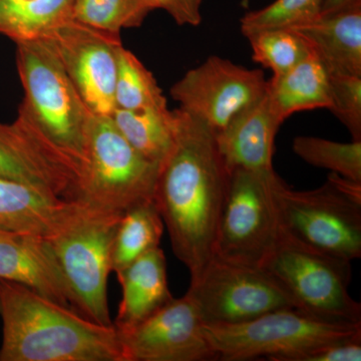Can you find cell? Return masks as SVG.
Here are the masks:
<instances>
[{"label":"cell","mask_w":361,"mask_h":361,"mask_svg":"<svg viewBox=\"0 0 361 361\" xmlns=\"http://www.w3.org/2000/svg\"><path fill=\"white\" fill-rule=\"evenodd\" d=\"M9 234H11V232L1 231V230H0V239L4 238V237Z\"/></svg>","instance_id":"33"},{"label":"cell","mask_w":361,"mask_h":361,"mask_svg":"<svg viewBox=\"0 0 361 361\" xmlns=\"http://www.w3.org/2000/svg\"><path fill=\"white\" fill-rule=\"evenodd\" d=\"M218 360L297 361L305 353L361 336V322H330L298 310L271 311L248 322L205 325Z\"/></svg>","instance_id":"5"},{"label":"cell","mask_w":361,"mask_h":361,"mask_svg":"<svg viewBox=\"0 0 361 361\" xmlns=\"http://www.w3.org/2000/svg\"><path fill=\"white\" fill-rule=\"evenodd\" d=\"M0 279L25 285L82 314L49 239L18 233L0 239Z\"/></svg>","instance_id":"15"},{"label":"cell","mask_w":361,"mask_h":361,"mask_svg":"<svg viewBox=\"0 0 361 361\" xmlns=\"http://www.w3.org/2000/svg\"><path fill=\"white\" fill-rule=\"evenodd\" d=\"M116 127L141 155L158 164L165 161L175 144V111L168 108L142 111L115 110Z\"/></svg>","instance_id":"22"},{"label":"cell","mask_w":361,"mask_h":361,"mask_svg":"<svg viewBox=\"0 0 361 361\" xmlns=\"http://www.w3.org/2000/svg\"><path fill=\"white\" fill-rule=\"evenodd\" d=\"M186 294L196 304L205 325L240 324L271 311L298 308L264 268L239 264L217 255L191 280Z\"/></svg>","instance_id":"10"},{"label":"cell","mask_w":361,"mask_h":361,"mask_svg":"<svg viewBox=\"0 0 361 361\" xmlns=\"http://www.w3.org/2000/svg\"><path fill=\"white\" fill-rule=\"evenodd\" d=\"M324 0H275L270 6L251 11L241 18L244 37L269 28L294 27L314 20Z\"/></svg>","instance_id":"28"},{"label":"cell","mask_w":361,"mask_h":361,"mask_svg":"<svg viewBox=\"0 0 361 361\" xmlns=\"http://www.w3.org/2000/svg\"><path fill=\"white\" fill-rule=\"evenodd\" d=\"M116 110L168 108L167 99L153 73L123 45L118 51L115 85Z\"/></svg>","instance_id":"24"},{"label":"cell","mask_w":361,"mask_h":361,"mask_svg":"<svg viewBox=\"0 0 361 361\" xmlns=\"http://www.w3.org/2000/svg\"><path fill=\"white\" fill-rule=\"evenodd\" d=\"M116 276L122 286V300L114 323L116 329L134 326L174 298L169 289L167 262L160 247L145 253Z\"/></svg>","instance_id":"19"},{"label":"cell","mask_w":361,"mask_h":361,"mask_svg":"<svg viewBox=\"0 0 361 361\" xmlns=\"http://www.w3.org/2000/svg\"><path fill=\"white\" fill-rule=\"evenodd\" d=\"M149 13L141 0H75L73 18L82 25L120 35L125 28L141 26Z\"/></svg>","instance_id":"27"},{"label":"cell","mask_w":361,"mask_h":361,"mask_svg":"<svg viewBox=\"0 0 361 361\" xmlns=\"http://www.w3.org/2000/svg\"><path fill=\"white\" fill-rule=\"evenodd\" d=\"M122 215L87 206L61 234L49 239L78 310L101 325H114L108 301V279L116 228Z\"/></svg>","instance_id":"9"},{"label":"cell","mask_w":361,"mask_h":361,"mask_svg":"<svg viewBox=\"0 0 361 361\" xmlns=\"http://www.w3.org/2000/svg\"><path fill=\"white\" fill-rule=\"evenodd\" d=\"M267 85L262 71L249 70L213 56L187 71L170 92L180 110L206 123L217 135L240 111L264 96Z\"/></svg>","instance_id":"11"},{"label":"cell","mask_w":361,"mask_h":361,"mask_svg":"<svg viewBox=\"0 0 361 361\" xmlns=\"http://www.w3.org/2000/svg\"><path fill=\"white\" fill-rule=\"evenodd\" d=\"M329 75L361 77V6L318 16L294 26Z\"/></svg>","instance_id":"18"},{"label":"cell","mask_w":361,"mask_h":361,"mask_svg":"<svg viewBox=\"0 0 361 361\" xmlns=\"http://www.w3.org/2000/svg\"><path fill=\"white\" fill-rule=\"evenodd\" d=\"M292 149L311 166L361 182V141L338 142L300 135L293 140Z\"/></svg>","instance_id":"26"},{"label":"cell","mask_w":361,"mask_h":361,"mask_svg":"<svg viewBox=\"0 0 361 361\" xmlns=\"http://www.w3.org/2000/svg\"><path fill=\"white\" fill-rule=\"evenodd\" d=\"M267 94L283 121L299 111L329 109V71L312 51L286 73L273 75Z\"/></svg>","instance_id":"20"},{"label":"cell","mask_w":361,"mask_h":361,"mask_svg":"<svg viewBox=\"0 0 361 361\" xmlns=\"http://www.w3.org/2000/svg\"><path fill=\"white\" fill-rule=\"evenodd\" d=\"M361 336L322 346L305 353L297 361H360Z\"/></svg>","instance_id":"31"},{"label":"cell","mask_w":361,"mask_h":361,"mask_svg":"<svg viewBox=\"0 0 361 361\" xmlns=\"http://www.w3.org/2000/svg\"><path fill=\"white\" fill-rule=\"evenodd\" d=\"M252 49V59L279 75L310 56L307 40L290 27L269 28L247 35Z\"/></svg>","instance_id":"25"},{"label":"cell","mask_w":361,"mask_h":361,"mask_svg":"<svg viewBox=\"0 0 361 361\" xmlns=\"http://www.w3.org/2000/svg\"><path fill=\"white\" fill-rule=\"evenodd\" d=\"M281 229L304 245L353 262L361 257V182L332 173L322 187L276 185Z\"/></svg>","instance_id":"4"},{"label":"cell","mask_w":361,"mask_h":361,"mask_svg":"<svg viewBox=\"0 0 361 361\" xmlns=\"http://www.w3.org/2000/svg\"><path fill=\"white\" fill-rule=\"evenodd\" d=\"M279 178L273 169L230 171L214 255L262 268L281 234L275 192Z\"/></svg>","instance_id":"7"},{"label":"cell","mask_w":361,"mask_h":361,"mask_svg":"<svg viewBox=\"0 0 361 361\" xmlns=\"http://www.w3.org/2000/svg\"><path fill=\"white\" fill-rule=\"evenodd\" d=\"M164 229V221L154 200L142 202L126 211L116 228L111 271L120 272L147 252L160 247Z\"/></svg>","instance_id":"23"},{"label":"cell","mask_w":361,"mask_h":361,"mask_svg":"<svg viewBox=\"0 0 361 361\" xmlns=\"http://www.w3.org/2000/svg\"><path fill=\"white\" fill-rule=\"evenodd\" d=\"M0 361H125L115 325H101L25 285L0 279Z\"/></svg>","instance_id":"2"},{"label":"cell","mask_w":361,"mask_h":361,"mask_svg":"<svg viewBox=\"0 0 361 361\" xmlns=\"http://www.w3.org/2000/svg\"><path fill=\"white\" fill-rule=\"evenodd\" d=\"M262 268L276 278L299 310L330 322H361L360 303L349 294V261L304 245L281 229Z\"/></svg>","instance_id":"8"},{"label":"cell","mask_w":361,"mask_h":361,"mask_svg":"<svg viewBox=\"0 0 361 361\" xmlns=\"http://www.w3.org/2000/svg\"><path fill=\"white\" fill-rule=\"evenodd\" d=\"M329 110L350 133L353 141H361V77L329 75Z\"/></svg>","instance_id":"29"},{"label":"cell","mask_w":361,"mask_h":361,"mask_svg":"<svg viewBox=\"0 0 361 361\" xmlns=\"http://www.w3.org/2000/svg\"><path fill=\"white\" fill-rule=\"evenodd\" d=\"M284 121L271 103L267 90L216 135L218 148L229 171L271 170L275 137Z\"/></svg>","instance_id":"17"},{"label":"cell","mask_w":361,"mask_h":361,"mask_svg":"<svg viewBox=\"0 0 361 361\" xmlns=\"http://www.w3.org/2000/svg\"><path fill=\"white\" fill-rule=\"evenodd\" d=\"M149 11L161 9L179 25L198 26L202 21V0H141Z\"/></svg>","instance_id":"30"},{"label":"cell","mask_w":361,"mask_h":361,"mask_svg":"<svg viewBox=\"0 0 361 361\" xmlns=\"http://www.w3.org/2000/svg\"><path fill=\"white\" fill-rule=\"evenodd\" d=\"M75 0H0V35L14 42L47 39L73 20Z\"/></svg>","instance_id":"21"},{"label":"cell","mask_w":361,"mask_h":361,"mask_svg":"<svg viewBox=\"0 0 361 361\" xmlns=\"http://www.w3.org/2000/svg\"><path fill=\"white\" fill-rule=\"evenodd\" d=\"M160 166L141 155L111 116H92L78 201L94 210L123 215L154 200Z\"/></svg>","instance_id":"6"},{"label":"cell","mask_w":361,"mask_h":361,"mask_svg":"<svg viewBox=\"0 0 361 361\" xmlns=\"http://www.w3.org/2000/svg\"><path fill=\"white\" fill-rule=\"evenodd\" d=\"M172 151L160 165L154 201L175 255L196 279L215 251L230 171L206 123L177 109Z\"/></svg>","instance_id":"1"},{"label":"cell","mask_w":361,"mask_h":361,"mask_svg":"<svg viewBox=\"0 0 361 361\" xmlns=\"http://www.w3.org/2000/svg\"><path fill=\"white\" fill-rule=\"evenodd\" d=\"M116 330L125 361L217 360L205 323L187 294L134 326Z\"/></svg>","instance_id":"14"},{"label":"cell","mask_w":361,"mask_h":361,"mask_svg":"<svg viewBox=\"0 0 361 361\" xmlns=\"http://www.w3.org/2000/svg\"><path fill=\"white\" fill-rule=\"evenodd\" d=\"M23 85L18 115L84 170L87 130L94 114L71 82L47 39L16 42Z\"/></svg>","instance_id":"3"},{"label":"cell","mask_w":361,"mask_h":361,"mask_svg":"<svg viewBox=\"0 0 361 361\" xmlns=\"http://www.w3.org/2000/svg\"><path fill=\"white\" fill-rule=\"evenodd\" d=\"M357 6H361V0H324L319 16L338 13Z\"/></svg>","instance_id":"32"},{"label":"cell","mask_w":361,"mask_h":361,"mask_svg":"<svg viewBox=\"0 0 361 361\" xmlns=\"http://www.w3.org/2000/svg\"><path fill=\"white\" fill-rule=\"evenodd\" d=\"M82 170L51 144L25 116L0 123V178L30 185L44 193L78 201Z\"/></svg>","instance_id":"13"},{"label":"cell","mask_w":361,"mask_h":361,"mask_svg":"<svg viewBox=\"0 0 361 361\" xmlns=\"http://www.w3.org/2000/svg\"><path fill=\"white\" fill-rule=\"evenodd\" d=\"M87 208L30 185L0 178V230L51 239L68 229Z\"/></svg>","instance_id":"16"},{"label":"cell","mask_w":361,"mask_h":361,"mask_svg":"<svg viewBox=\"0 0 361 361\" xmlns=\"http://www.w3.org/2000/svg\"><path fill=\"white\" fill-rule=\"evenodd\" d=\"M78 94L97 116L116 110L115 85L120 35L71 20L47 37Z\"/></svg>","instance_id":"12"}]
</instances>
